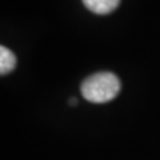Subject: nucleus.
I'll use <instances>...</instances> for the list:
<instances>
[{
  "instance_id": "obj_1",
  "label": "nucleus",
  "mask_w": 160,
  "mask_h": 160,
  "mask_svg": "<svg viewBox=\"0 0 160 160\" xmlns=\"http://www.w3.org/2000/svg\"><path fill=\"white\" fill-rule=\"evenodd\" d=\"M83 98L91 103H107L118 96L120 82L111 72H98L87 78L80 86Z\"/></svg>"
},
{
  "instance_id": "obj_2",
  "label": "nucleus",
  "mask_w": 160,
  "mask_h": 160,
  "mask_svg": "<svg viewBox=\"0 0 160 160\" xmlns=\"http://www.w3.org/2000/svg\"><path fill=\"white\" fill-rule=\"evenodd\" d=\"M89 11L98 15H107L118 8L120 0H83Z\"/></svg>"
},
{
  "instance_id": "obj_3",
  "label": "nucleus",
  "mask_w": 160,
  "mask_h": 160,
  "mask_svg": "<svg viewBox=\"0 0 160 160\" xmlns=\"http://www.w3.org/2000/svg\"><path fill=\"white\" fill-rule=\"evenodd\" d=\"M16 67V56L11 49L2 46L0 47V73L7 75Z\"/></svg>"
}]
</instances>
